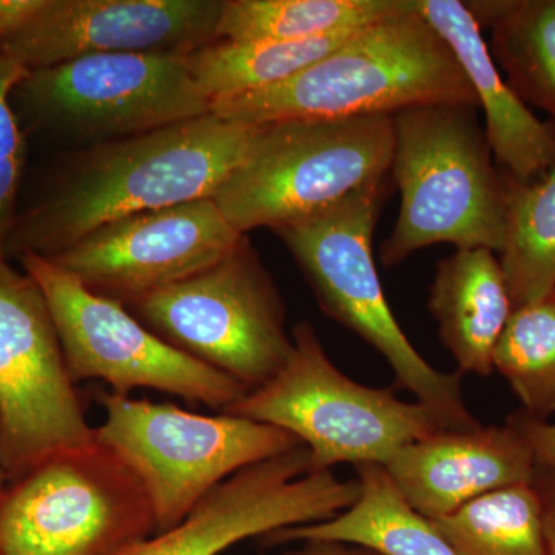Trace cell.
I'll return each instance as SVG.
<instances>
[{"label": "cell", "instance_id": "16", "mask_svg": "<svg viewBox=\"0 0 555 555\" xmlns=\"http://www.w3.org/2000/svg\"><path fill=\"white\" fill-rule=\"evenodd\" d=\"M383 466L409 505L429 520L507 486L532 485L537 474L531 448L509 420L440 430L398 449Z\"/></svg>", "mask_w": 555, "mask_h": 555}, {"label": "cell", "instance_id": "2", "mask_svg": "<svg viewBox=\"0 0 555 555\" xmlns=\"http://www.w3.org/2000/svg\"><path fill=\"white\" fill-rule=\"evenodd\" d=\"M478 107L476 91L412 0L353 31L334 51L270 89L214 101L211 115L261 127L281 120L396 116L426 105Z\"/></svg>", "mask_w": 555, "mask_h": 555}, {"label": "cell", "instance_id": "13", "mask_svg": "<svg viewBox=\"0 0 555 555\" xmlns=\"http://www.w3.org/2000/svg\"><path fill=\"white\" fill-rule=\"evenodd\" d=\"M244 236L214 198H204L109 221L50 261L93 294L130 308L210 268Z\"/></svg>", "mask_w": 555, "mask_h": 555}, {"label": "cell", "instance_id": "28", "mask_svg": "<svg viewBox=\"0 0 555 555\" xmlns=\"http://www.w3.org/2000/svg\"><path fill=\"white\" fill-rule=\"evenodd\" d=\"M47 0H0V49L46 5Z\"/></svg>", "mask_w": 555, "mask_h": 555}, {"label": "cell", "instance_id": "25", "mask_svg": "<svg viewBox=\"0 0 555 555\" xmlns=\"http://www.w3.org/2000/svg\"><path fill=\"white\" fill-rule=\"evenodd\" d=\"M526 414H555V292L514 309L492 357Z\"/></svg>", "mask_w": 555, "mask_h": 555}, {"label": "cell", "instance_id": "15", "mask_svg": "<svg viewBox=\"0 0 555 555\" xmlns=\"http://www.w3.org/2000/svg\"><path fill=\"white\" fill-rule=\"evenodd\" d=\"M222 0H47L0 49L27 72L98 54L189 56L217 40Z\"/></svg>", "mask_w": 555, "mask_h": 555}, {"label": "cell", "instance_id": "14", "mask_svg": "<svg viewBox=\"0 0 555 555\" xmlns=\"http://www.w3.org/2000/svg\"><path fill=\"white\" fill-rule=\"evenodd\" d=\"M358 481L332 470L310 473L305 444L240 470L204 496L169 531L159 532L124 555H219L247 539L312 525L353 505Z\"/></svg>", "mask_w": 555, "mask_h": 555}, {"label": "cell", "instance_id": "20", "mask_svg": "<svg viewBox=\"0 0 555 555\" xmlns=\"http://www.w3.org/2000/svg\"><path fill=\"white\" fill-rule=\"evenodd\" d=\"M404 0H222L217 40L294 42L339 35L397 13Z\"/></svg>", "mask_w": 555, "mask_h": 555}, {"label": "cell", "instance_id": "29", "mask_svg": "<svg viewBox=\"0 0 555 555\" xmlns=\"http://www.w3.org/2000/svg\"><path fill=\"white\" fill-rule=\"evenodd\" d=\"M534 486L542 502L546 554L555 555V474L537 467Z\"/></svg>", "mask_w": 555, "mask_h": 555}, {"label": "cell", "instance_id": "18", "mask_svg": "<svg viewBox=\"0 0 555 555\" xmlns=\"http://www.w3.org/2000/svg\"><path fill=\"white\" fill-rule=\"evenodd\" d=\"M430 313L462 374L489 377L496 343L514 312L505 272L489 248H456L437 264Z\"/></svg>", "mask_w": 555, "mask_h": 555}, {"label": "cell", "instance_id": "23", "mask_svg": "<svg viewBox=\"0 0 555 555\" xmlns=\"http://www.w3.org/2000/svg\"><path fill=\"white\" fill-rule=\"evenodd\" d=\"M505 243L499 254L514 309L555 292V169L505 184Z\"/></svg>", "mask_w": 555, "mask_h": 555}, {"label": "cell", "instance_id": "31", "mask_svg": "<svg viewBox=\"0 0 555 555\" xmlns=\"http://www.w3.org/2000/svg\"><path fill=\"white\" fill-rule=\"evenodd\" d=\"M5 474H3L2 466H0V492H2V489L5 488Z\"/></svg>", "mask_w": 555, "mask_h": 555}, {"label": "cell", "instance_id": "24", "mask_svg": "<svg viewBox=\"0 0 555 555\" xmlns=\"http://www.w3.org/2000/svg\"><path fill=\"white\" fill-rule=\"evenodd\" d=\"M433 521L460 555H547L534 483L489 492Z\"/></svg>", "mask_w": 555, "mask_h": 555}, {"label": "cell", "instance_id": "4", "mask_svg": "<svg viewBox=\"0 0 555 555\" xmlns=\"http://www.w3.org/2000/svg\"><path fill=\"white\" fill-rule=\"evenodd\" d=\"M386 192L387 179L273 232L312 287L320 309L385 358L398 389L429 408L444 430L474 429L480 423L463 398L462 372L430 366L387 305L372 254Z\"/></svg>", "mask_w": 555, "mask_h": 555}, {"label": "cell", "instance_id": "3", "mask_svg": "<svg viewBox=\"0 0 555 555\" xmlns=\"http://www.w3.org/2000/svg\"><path fill=\"white\" fill-rule=\"evenodd\" d=\"M476 109L438 104L392 116L389 175L400 190L401 206L379 250L386 268L436 244L502 251L505 184Z\"/></svg>", "mask_w": 555, "mask_h": 555}, {"label": "cell", "instance_id": "30", "mask_svg": "<svg viewBox=\"0 0 555 555\" xmlns=\"http://www.w3.org/2000/svg\"><path fill=\"white\" fill-rule=\"evenodd\" d=\"M283 555H379L369 547L350 545L341 542H321V540H310L302 542L298 550L291 551Z\"/></svg>", "mask_w": 555, "mask_h": 555}, {"label": "cell", "instance_id": "1", "mask_svg": "<svg viewBox=\"0 0 555 555\" xmlns=\"http://www.w3.org/2000/svg\"><path fill=\"white\" fill-rule=\"evenodd\" d=\"M258 127L215 115L67 153L17 211L3 257L53 258L115 219L214 198L246 159Z\"/></svg>", "mask_w": 555, "mask_h": 555}, {"label": "cell", "instance_id": "22", "mask_svg": "<svg viewBox=\"0 0 555 555\" xmlns=\"http://www.w3.org/2000/svg\"><path fill=\"white\" fill-rule=\"evenodd\" d=\"M358 30V28H357ZM352 31L294 42L215 40L185 56L190 73L214 101L275 87L337 49Z\"/></svg>", "mask_w": 555, "mask_h": 555}, {"label": "cell", "instance_id": "21", "mask_svg": "<svg viewBox=\"0 0 555 555\" xmlns=\"http://www.w3.org/2000/svg\"><path fill=\"white\" fill-rule=\"evenodd\" d=\"M477 24L492 27V51L521 101L555 120V0L467 2Z\"/></svg>", "mask_w": 555, "mask_h": 555}, {"label": "cell", "instance_id": "10", "mask_svg": "<svg viewBox=\"0 0 555 555\" xmlns=\"http://www.w3.org/2000/svg\"><path fill=\"white\" fill-rule=\"evenodd\" d=\"M127 309L248 392L275 377L294 350L283 297L247 236L210 268Z\"/></svg>", "mask_w": 555, "mask_h": 555}, {"label": "cell", "instance_id": "9", "mask_svg": "<svg viewBox=\"0 0 555 555\" xmlns=\"http://www.w3.org/2000/svg\"><path fill=\"white\" fill-rule=\"evenodd\" d=\"M155 531L144 488L96 438L0 492V555H124Z\"/></svg>", "mask_w": 555, "mask_h": 555}, {"label": "cell", "instance_id": "6", "mask_svg": "<svg viewBox=\"0 0 555 555\" xmlns=\"http://www.w3.org/2000/svg\"><path fill=\"white\" fill-rule=\"evenodd\" d=\"M292 339L286 366L221 414L287 430L308 448L310 473L341 463L385 465L398 449L444 430L425 404L343 374L312 324L298 323Z\"/></svg>", "mask_w": 555, "mask_h": 555}, {"label": "cell", "instance_id": "19", "mask_svg": "<svg viewBox=\"0 0 555 555\" xmlns=\"http://www.w3.org/2000/svg\"><path fill=\"white\" fill-rule=\"evenodd\" d=\"M353 505L326 521L291 526L261 537L266 546L292 542H341L379 555H460L429 518L416 513L390 480L385 466L357 465Z\"/></svg>", "mask_w": 555, "mask_h": 555}, {"label": "cell", "instance_id": "8", "mask_svg": "<svg viewBox=\"0 0 555 555\" xmlns=\"http://www.w3.org/2000/svg\"><path fill=\"white\" fill-rule=\"evenodd\" d=\"M101 404L105 420L94 436L137 476L158 534L240 470L301 447L287 430L243 416L198 415L116 393H102Z\"/></svg>", "mask_w": 555, "mask_h": 555}, {"label": "cell", "instance_id": "5", "mask_svg": "<svg viewBox=\"0 0 555 555\" xmlns=\"http://www.w3.org/2000/svg\"><path fill=\"white\" fill-rule=\"evenodd\" d=\"M392 152V116L268 124L214 201L241 235L276 230L385 181Z\"/></svg>", "mask_w": 555, "mask_h": 555}, {"label": "cell", "instance_id": "12", "mask_svg": "<svg viewBox=\"0 0 555 555\" xmlns=\"http://www.w3.org/2000/svg\"><path fill=\"white\" fill-rule=\"evenodd\" d=\"M94 438L42 292L0 257V466L7 481Z\"/></svg>", "mask_w": 555, "mask_h": 555}, {"label": "cell", "instance_id": "27", "mask_svg": "<svg viewBox=\"0 0 555 555\" xmlns=\"http://www.w3.org/2000/svg\"><path fill=\"white\" fill-rule=\"evenodd\" d=\"M507 420L531 448L535 466L555 474V423L535 418L524 411L511 414Z\"/></svg>", "mask_w": 555, "mask_h": 555}, {"label": "cell", "instance_id": "11", "mask_svg": "<svg viewBox=\"0 0 555 555\" xmlns=\"http://www.w3.org/2000/svg\"><path fill=\"white\" fill-rule=\"evenodd\" d=\"M20 261L49 305L73 382L101 379L122 397L147 387L219 414L247 396L238 382L170 346L129 309L93 294L50 259L27 254Z\"/></svg>", "mask_w": 555, "mask_h": 555}, {"label": "cell", "instance_id": "17", "mask_svg": "<svg viewBox=\"0 0 555 555\" xmlns=\"http://www.w3.org/2000/svg\"><path fill=\"white\" fill-rule=\"evenodd\" d=\"M420 16L455 54L483 108L485 133L496 164L517 182L555 169V130L535 118L492 60L480 25L460 0H412Z\"/></svg>", "mask_w": 555, "mask_h": 555}, {"label": "cell", "instance_id": "26", "mask_svg": "<svg viewBox=\"0 0 555 555\" xmlns=\"http://www.w3.org/2000/svg\"><path fill=\"white\" fill-rule=\"evenodd\" d=\"M27 75L16 62L0 54V257L20 211V193L27 158V134L11 102V94Z\"/></svg>", "mask_w": 555, "mask_h": 555}, {"label": "cell", "instance_id": "7", "mask_svg": "<svg viewBox=\"0 0 555 555\" xmlns=\"http://www.w3.org/2000/svg\"><path fill=\"white\" fill-rule=\"evenodd\" d=\"M25 134L69 152L210 115L185 56L98 54L27 72L11 94Z\"/></svg>", "mask_w": 555, "mask_h": 555}]
</instances>
